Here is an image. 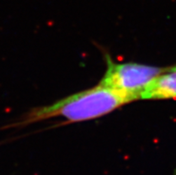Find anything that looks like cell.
Segmentation results:
<instances>
[{
    "instance_id": "obj_1",
    "label": "cell",
    "mask_w": 176,
    "mask_h": 175,
    "mask_svg": "<svg viewBox=\"0 0 176 175\" xmlns=\"http://www.w3.org/2000/svg\"><path fill=\"white\" fill-rule=\"evenodd\" d=\"M125 104L128 103L123 97L99 83L52 105L33 108L14 125L23 127L54 117H63L70 123L90 121L104 116Z\"/></svg>"
},
{
    "instance_id": "obj_2",
    "label": "cell",
    "mask_w": 176,
    "mask_h": 175,
    "mask_svg": "<svg viewBox=\"0 0 176 175\" xmlns=\"http://www.w3.org/2000/svg\"><path fill=\"white\" fill-rule=\"evenodd\" d=\"M167 67H157L137 63L116 64L107 59V69L101 80L104 85L123 97L127 103L141 99L148 86Z\"/></svg>"
},
{
    "instance_id": "obj_3",
    "label": "cell",
    "mask_w": 176,
    "mask_h": 175,
    "mask_svg": "<svg viewBox=\"0 0 176 175\" xmlns=\"http://www.w3.org/2000/svg\"><path fill=\"white\" fill-rule=\"evenodd\" d=\"M176 98V65L158 75L145 90L141 99Z\"/></svg>"
}]
</instances>
